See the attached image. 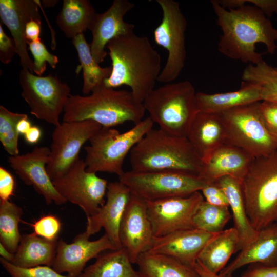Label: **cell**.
I'll use <instances>...</instances> for the list:
<instances>
[{
    "label": "cell",
    "instance_id": "6da1fadb",
    "mask_svg": "<svg viewBox=\"0 0 277 277\" xmlns=\"http://www.w3.org/2000/svg\"><path fill=\"white\" fill-rule=\"evenodd\" d=\"M222 30L217 44L219 51L224 56L245 63L255 65L263 61L256 51V44H264L266 51L273 54L277 49V29L259 9L252 5L227 9L216 0L211 1Z\"/></svg>",
    "mask_w": 277,
    "mask_h": 277
},
{
    "label": "cell",
    "instance_id": "7a4b0ae2",
    "mask_svg": "<svg viewBox=\"0 0 277 277\" xmlns=\"http://www.w3.org/2000/svg\"><path fill=\"white\" fill-rule=\"evenodd\" d=\"M106 48L112 70L103 84L114 89L127 86L136 101L143 103L154 89L162 71L160 54L147 36L134 32L113 38Z\"/></svg>",
    "mask_w": 277,
    "mask_h": 277
},
{
    "label": "cell",
    "instance_id": "3957f363",
    "mask_svg": "<svg viewBox=\"0 0 277 277\" xmlns=\"http://www.w3.org/2000/svg\"><path fill=\"white\" fill-rule=\"evenodd\" d=\"M145 111L143 103L137 102L131 91L107 87L103 82L88 95H70L63 121L91 120L103 127L113 128L127 122L138 123Z\"/></svg>",
    "mask_w": 277,
    "mask_h": 277
},
{
    "label": "cell",
    "instance_id": "277c9868",
    "mask_svg": "<svg viewBox=\"0 0 277 277\" xmlns=\"http://www.w3.org/2000/svg\"><path fill=\"white\" fill-rule=\"evenodd\" d=\"M131 170L171 171L198 175L204 164L187 137L150 130L130 151Z\"/></svg>",
    "mask_w": 277,
    "mask_h": 277
},
{
    "label": "cell",
    "instance_id": "5b68a950",
    "mask_svg": "<svg viewBox=\"0 0 277 277\" xmlns=\"http://www.w3.org/2000/svg\"><path fill=\"white\" fill-rule=\"evenodd\" d=\"M196 94L189 81L171 82L154 88L143 103L159 129L171 135L186 137L199 112Z\"/></svg>",
    "mask_w": 277,
    "mask_h": 277
},
{
    "label": "cell",
    "instance_id": "8992f818",
    "mask_svg": "<svg viewBox=\"0 0 277 277\" xmlns=\"http://www.w3.org/2000/svg\"><path fill=\"white\" fill-rule=\"evenodd\" d=\"M241 188L253 227L259 231L277 224V151L254 159Z\"/></svg>",
    "mask_w": 277,
    "mask_h": 277
},
{
    "label": "cell",
    "instance_id": "52a82bcc",
    "mask_svg": "<svg viewBox=\"0 0 277 277\" xmlns=\"http://www.w3.org/2000/svg\"><path fill=\"white\" fill-rule=\"evenodd\" d=\"M153 124L148 117L123 133L113 128L102 127L90 139V145L84 148L86 170L96 173L108 172L121 176L125 172L123 167L126 155L152 129Z\"/></svg>",
    "mask_w": 277,
    "mask_h": 277
},
{
    "label": "cell",
    "instance_id": "ba28073f",
    "mask_svg": "<svg viewBox=\"0 0 277 277\" xmlns=\"http://www.w3.org/2000/svg\"><path fill=\"white\" fill-rule=\"evenodd\" d=\"M260 102L220 113L226 129V143L243 149L254 157L267 156L277 151V138L265 126Z\"/></svg>",
    "mask_w": 277,
    "mask_h": 277
},
{
    "label": "cell",
    "instance_id": "9c48e42d",
    "mask_svg": "<svg viewBox=\"0 0 277 277\" xmlns=\"http://www.w3.org/2000/svg\"><path fill=\"white\" fill-rule=\"evenodd\" d=\"M118 179L132 194L145 201L188 196L208 185L198 175L171 171L131 170L124 172Z\"/></svg>",
    "mask_w": 277,
    "mask_h": 277
},
{
    "label": "cell",
    "instance_id": "30bf717a",
    "mask_svg": "<svg viewBox=\"0 0 277 277\" xmlns=\"http://www.w3.org/2000/svg\"><path fill=\"white\" fill-rule=\"evenodd\" d=\"M19 78L22 96L30 113L55 126L60 125V115L71 95L69 85L56 75L38 76L25 68L21 70Z\"/></svg>",
    "mask_w": 277,
    "mask_h": 277
},
{
    "label": "cell",
    "instance_id": "8fae6325",
    "mask_svg": "<svg viewBox=\"0 0 277 277\" xmlns=\"http://www.w3.org/2000/svg\"><path fill=\"white\" fill-rule=\"evenodd\" d=\"M156 2L162 9V18L153 31L154 40L156 44L168 52L166 64L157 81L166 84L176 80L184 67L187 22L178 2L173 0H156Z\"/></svg>",
    "mask_w": 277,
    "mask_h": 277
},
{
    "label": "cell",
    "instance_id": "7c38bea8",
    "mask_svg": "<svg viewBox=\"0 0 277 277\" xmlns=\"http://www.w3.org/2000/svg\"><path fill=\"white\" fill-rule=\"evenodd\" d=\"M52 183L58 192L67 201L78 206L87 217L94 214L106 202L107 181L96 173L87 171L84 160L80 157Z\"/></svg>",
    "mask_w": 277,
    "mask_h": 277
},
{
    "label": "cell",
    "instance_id": "4fadbf2b",
    "mask_svg": "<svg viewBox=\"0 0 277 277\" xmlns=\"http://www.w3.org/2000/svg\"><path fill=\"white\" fill-rule=\"evenodd\" d=\"M102 126L93 121L63 122L52 134L49 162L46 170L52 181L64 175L79 157L83 145Z\"/></svg>",
    "mask_w": 277,
    "mask_h": 277
},
{
    "label": "cell",
    "instance_id": "5bb4252c",
    "mask_svg": "<svg viewBox=\"0 0 277 277\" xmlns=\"http://www.w3.org/2000/svg\"><path fill=\"white\" fill-rule=\"evenodd\" d=\"M204 200L201 191L186 196L169 197L146 201L147 214L154 237L194 228L193 216Z\"/></svg>",
    "mask_w": 277,
    "mask_h": 277
},
{
    "label": "cell",
    "instance_id": "9a60e30c",
    "mask_svg": "<svg viewBox=\"0 0 277 277\" xmlns=\"http://www.w3.org/2000/svg\"><path fill=\"white\" fill-rule=\"evenodd\" d=\"M122 248L127 252L132 264L139 256L150 250L154 236L146 202L132 194L122 219L119 231Z\"/></svg>",
    "mask_w": 277,
    "mask_h": 277
},
{
    "label": "cell",
    "instance_id": "2e32d148",
    "mask_svg": "<svg viewBox=\"0 0 277 277\" xmlns=\"http://www.w3.org/2000/svg\"><path fill=\"white\" fill-rule=\"evenodd\" d=\"M50 154V148L36 146L31 152L10 156L8 162L25 184L32 186L44 197L47 204L61 205L67 201L56 190L47 172Z\"/></svg>",
    "mask_w": 277,
    "mask_h": 277
},
{
    "label": "cell",
    "instance_id": "e0dca14e",
    "mask_svg": "<svg viewBox=\"0 0 277 277\" xmlns=\"http://www.w3.org/2000/svg\"><path fill=\"white\" fill-rule=\"evenodd\" d=\"M89 237L84 231L77 234L71 243L58 241L53 269L61 274L78 277L90 260L105 250L117 249L106 234L95 241L89 240Z\"/></svg>",
    "mask_w": 277,
    "mask_h": 277
},
{
    "label": "cell",
    "instance_id": "ac0fdd59",
    "mask_svg": "<svg viewBox=\"0 0 277 277\" xmlns=\"http://www.w3.org/2000/svg\"><path fill=\"white\" fill-rule=\"evenodd\" d=\"M131 195L129 188L120 181L108 183L106 202L94 214L87 217L85 233L90 236L104 228L116 248H121L120 226Z\"/></svg>",
    "mask_w": 277,
    "mask_h": 277
},
{
    "label": "cell",
    "instance_id": "d6986e66",
    "mask_svg": "<svg viewBox=\"0 0 277 277\" xmlns=\"http://www.w3.org/2000/svg\"><path fill=\"white\" fill-rule=\"evenodd\" d=\"M134 7L127 0H114L106 11L96 14L89 30L92 36L91 54L98 64L107 55L105 48L110 41L133 32L134 25L125 22L124 17Z\"/></svg>",
    "mask_w": 277,
    "mask_h": 277
},
{
    "label": "cell",
    "instance_id": "ffe728a7",
    "mask_svg": "<svg viewBox=\"0 0 277 277\" xmlns=\"http://www.w3.org/2000/svg\"><path fill=\"white\" fill-rule=\"evenodd\" d=\"M35 0H0V17L9 29L17 49L22 68L33 71V61L28 53L25 28L31 19L41 21Z\"/></svg>",
    "mask_w": 277,
    "mask_h": 277
},
{
    "label": "cell",
    "instance_id": "44dd1931",
    "mask_svg": "<svg viewBox=\"0 0 277 277\" xmlns=\"http://www.w3.org/2000/svg\"><path fill=\"white\" fill-rule=\"evenodd\" d=\"M215 234L196 228L176 231L154 237L148 251L167 255L194 267L201 252Z\"/></svg>",
    "mask_w": 277,
    "mask_h": 277
},
{
    "label": "cell",
    "instance_id": "7402d4cb",
    "mask_svg": "<svg viewBox=\"0 0 277 277\" xmlns=\"http://www.w3.org/2000/svg\"><path fill=\"white\" fill-rule=\"evenodd\" d=\"M254 158L243 149L225 143L213 152L199 176L207 184L226 176L242 183Z\"/></svg>",
    "mask_w": 277,
    "mask_h": 277
},
{
    "label": "cell",
    "instance_id": "603a6c76",
    "mask_svg": "<svg viewBox=\"0 0 277 277\" xmlns=\"http://www.w3.org/2000/svg\"><path fill=\"white\" fill-rule=\"evenodd\" d=\"M186 137L203 164L207 163L213 152L226 142L225 127L221 114L199 111Z\"/></svg>",
    "mask_w": 277,
    "mask_h": 277
},
{
    "label": "cell",
    "instance_id": "cb8c5ba5",
    "mask_svg": "<svg viewBox=\"0 0 277 277\" xmlns=\"http://www.w3.org/2000/svg\"><path fill=\"white\" fill-rule=\"evenodd\" d=\"M253 263L267 266L277 265V224L259 230L256 239L241 250L219 274L222 276L232 275L236 270Z\"/></svg>",
    "mask_w": 277,
    "mask_h": 277
},
{
    "label": "cell",
    "instance_id": "d4e9b609",
    "mask_svg": "<svg viewBox=\"0 0 277 277\" xmlns=\"http://www.w3.org/2000/svg\"><path fill=\"white\" fill-rule=\"evenodd\" d=\"M215 183L224 191L231 209L239 242L237 250H241L247 247L257 238L259 231L251 223L247 215L241 183L230 176H224L217 180Z\"/></svg>",
    "mask_w": 277,
    "mask_h": 277
},
{
    "label": "cell",
    "instance_id": "484cf974",
    "mask_svg": "<svg viewBox=\"0 0 277 277\" xmlns=\"http://www.w3.org/2000/svg\"><path fill=\"white\" fill-rule=\"evenodd\" d=\"M196 98L199 112L216 113L262 101L258 88L244 81L238 90L214 94L199 92Z\"/></svg>",
    "mask_w": 277,
    "mask_h": 277
},
{
    "label": "cell",
    "instance_id": "4316f807",
    "mask_svg": "<svg viewBox=\"0 0 277 277\" xmlns=\"http://www.w3.org/2000/svg\"><path fill=\"white\" fill-rule=\"evenodd\" d=\"M57 242V240H48L34 232L24 234L22 236L12 263L22 268L52 267L56 254Z\"/></svg>",
    "mask_w": 277,
    "mask_h": 277
},
{
    "label": "cell",
    "instance_id": "83f0119b",
    "mask_svg": "<svg viewBox=\"0 0 277 277\" xmlns=\"http://www.w3.org/2000/svg\"><path fill=\"white\" fill-rule=\"evenodd\" d=\"M239 242L234 227L215 233L199 254L197 261L214 273H219L230 258L236 252Z\"/></svg>",
    "mask_w": 277,
    "mask_h": 277
},
{
    "label": "cell",
    "instance_id": "f1b7e54d",
    "mask_svg": "<svg viewBox=\"0 0 277 277\" xmlns=\"http://www.w3.org/2000/svg\"><path fill=\"white\" fill-rule=\"evenodd\" d=\"M136 264L141 277H201L194 267L150 251L142 253Z\"/></svg>",
    "mask_w": 277,
    "mask_h": 277
},
{
    "label": "cell",
    "instance_id": "f546056e",
    "mask_svg": "<svg viewBox=\"0 0 277 277\" xmlns=\"http://www.w3.org/2000/svg\"><path fill=\"white\" fill-rule=\"evenodd\" d=\"M96 14L89 1L64 0L56 22L64 35L72 39L89 29Z\"/></svg>",
    "mask_w": 277,
    "mask_h": 277
},
{
    "label": "cell",
    "instance_id": "4dcf8cb0",
    "mask_svg": "<svg viewBox=\"0 0 277 277\" xmlns=\"http://www.w3.org/2000/svg\"><path fill=\"white\" fill-rule=\"evenodd\" d=\"M123 248L100 254L78 277H141Z\"/></svg>",
    "mask_w": 277,
    "mask_h": 277
},
{
    "label": "cell",
    "instance_id": "1f68e13d",
    "mask_svg": "<svg viewBox=\"0 0 277 277\" xmlns=\"http://www.w3.org/2000/svg\"><path fill=\"white\" fill-rule=\"evenodd\" d=\"M78 57L80 65L77 67L76 73L82 70L83 84L82 92L84 94L91 93L94 88L102 84L110 75L111 67H102L94 59L89 44L83 33H81L72 39Z\"/></svg>",
    "mask_w": 277,
    "mask_h": 277
},
{
    "label": "cell",
    "instance_id": "d6a6232c",
    "mask_svg": "<svg viewBox=\"0 0 277 277\" xmlns=\"http://www.w3.org/2000/svg\"><path fill=\"white\" fill-rule=\"evenodd\" d=\"M22 214V209L10 200L0 201V243L13 254L22 239L19 223Z\"/></svg>",
    "mask_w": 277,
    "mask_h": 277
},
{
    "label": "cell",
    "instance_id": "836d02e7",
    "mask_svg": "<svg viewBox=\"0 0 277 277\" xmlns=\"http://www.w3.org/2000/svg\"><path fill=\"white\" fill-rule=\"evenodd\" d=\"M242 79L258 88L262 101H277V70L264 60L255 65L248 64Z\"/></svg>",
    "mask_w": 277,
    "mask_h": 277
},
{
    "label": "cell",
    "instance_id": "e575fe53",
    "mask_svg": "<svg viewBox=\"0 0 277 277\" xmlns=\"http://www.w3.org/2000/svg\"><path fill=\"white\" fill-rule=\"evenodd\" d=\"M231 217L229 207L213 205L204 200L193 216V224L194 228L217 233L224 230Z\"/></svg>",
    "mask_w": 277,
    "mask_h": 277
},
{
    "label": "cell",
    "instance_id": "d590c367",
    "mask_svg": "<svg viewBox=\"0 0 277 277\" xmlns=\"http://www.w3.org/2000/svg\"><path fill=\"white\" fill-rule=\"evenodd\" d=\"M25 113H14L0 106V141L10 156L19 154L18 146L19 133L17 129L18 122L26 116Z\"/></svg>",
    "mask_w": 277,
    "mask_h": 277
},
{
    "label": "cell",
    "instance_id": "8d00e7d4",
    "mask_svg": "<svg viewBox=\"0 0 277 277\" xmlns=\"http://www.w3.org/2000/svg\"><path fill=\"white\" fill-rule=\"evenodd\" d=\"M27 43L33 57V71L35 75L42 76L46 69L47 63L53 69L56 68L58 62L57 56L48 51L41 39Z\"/></svg>",
    "mask_w": 277,
    "mask_h": 277
},
{
    "label": "cell",
    "instance_id": "74e56055",
    "mask_svg": "<svg viewBox=\"0 0 277 277\" xmlns=\"http://www.w3.org/2000/svg\"><path fill=\"white\" fill-rule=\"evenodd\" d=\"M0 262L4 268L11 277H72L60 273L52 267L48 266L22 268L1 258Z\"/></svg>",
    "mask_w": 277,
    "mask_h": 277
},
{
    "label": "cell",
    "instance_id": "f35d334b",
    "mask_svg": "<svg viewBox=\"0 0 277 277\" xmlns=\"http://www.w3.org/2000/svg\"><path fill=\"white\" fill-rule=\"evenodd\" d=\"M34 233L37 235L50 241L57 240L61 231L62 224L55 215H44L31 224Z\"/></svg>",
    "mask_w": 277,
    "mask_h": 277
},
{
    "label": "cell",
    "instance_id": "ab89813d",
    "mask_svg": "<svg viewBox=\"0 0 277 277\" xmlns=\"http://www.w3.org/2000/svg\"><path fill=\"white\" fill-rule=\"evenodd\" d=\"M260 109L266 127L277 138V101H261Z\"/></svg>",
    "mask_w": 277,
    "mask_h": 277
},
{
    "label": "cell",
    "instance_id": "60d3db41",
    "mask_svg": "<svg viewBox=\"0 0 277 277\" xmlns=\"http://www.w3.org/2000/svg\"><path fill=\"white\" fill-rule=\"evenodd\" d=\"M204 200L208 203L218 206H228L227 199L222 189L215 183L208 184L201 191Z\"/></svg>",
    "mask_w": 277,
    "mask_h": 277
},
{
    "label": "cell",
    "instance_id": "b9f144b4",
    "mask_svg": "<svg viewBox=\"0 0 277 277\" xmlns=\"http://www.w3.org/2000/svg\"><path fill=\"white\" fill-rule=\"evenodd\" d=\"M15 54L17 49L13 38L9 37L5 32L0 23V61L5 64H9Z\"/></svg>",
    "mask_w": 277,
    "mask_h": 277
},
{
    "label": "cell",
    "instance_id": "7bdbcfd3",
    "mask_svg": "<svg viewBox=\"0 0 277 277\" xmlns=\"http://www.w3.org/2000/svg\"><path fill=\"white\" fill-rule=\"evenodd\" d=\"M15 180L11 173L3 167H0V201L10 200L14 195Z\"/></svg>",
    "mask_w": 277,
    "mask_h": 277
},
{
    "label": "cell",
    "instance_id": "ee69618b",
    "mask_svg": "<svg viewBox=\"0 0 277 277\" xmlns=\"http://www.w3.org/2000/svg\"><path fill=\"white\" fill-rule=\"evenodd\" d=\"M240 277H277V265L267 266L259 263L251 264Z\"/></svg>",
    "mask_w": 277,
    "mask_h": 277
},
{
    "label": "cell",
    "instance_id": "f6af8a7d",
    "mask_svg": "<svg viewBox=\"0 0 277 277\" xmlns=\"http://www.w3.org/2000/svg\"><path fill=\"white\" fill-rule=\"evenodd\" d=\"M246 3L259 9L267 17L277 14V0H246Z\"/></svg>",
    "mask_w": 277,
    "mask_h": 277
},
{
    "label": "cell",
    "instance_id": "bcb514c9",
    "mask_svg": "<svg viewBox=\"0 0 277 277\" xmlns=\"http://www.w3.org/2000/svg\"><path fill=\"white\" fill-rule=\"evenodd\" d=\"M41 21L31 19L25 28V37L28 42H34L41 39Z\"/></svg>",
    "mask_w": 277,
    "mask_h": 277
},
{
    "label": "cell",
    "instance_id": "7dc6e473",
    "mask_svg": "<svg viewBox=\"0 0 277 277\" xmlns=\"http://www.w3.org/2000/svg\"><path fill=\"white\" fill-rule=\"evenodd\" d=\"M42 135L41 129L36 126H32L28 132L24 135L26 142L30 144L37 143Z\"/></svg>",
    "mask_w": 277,
    "mask_h": 277
},
{
    "label": "cell",
    "instance_id": "c3c4849f",
    "mask_svg": "<svg viewBox=\"0 0 277 277\" xmlns=\"http://www.w3.org/2000/svg\"><path fill=\"white\" fill-rule=\"evenodd\" d=\"M194 267L201 277H232V275L222 276L214 273L205 268L199 261H196Z\"/></svg>",
    "mask_w": 277,
    "mask_h": 277
},
{
    "label": "cell",
    "instance_id": "681fc988",
    "mask_svg": "<svg viewBox=\"0 0 277 277\" xmlns=\"http://www.w3.org/2000/svg\"><path fill=\"white\" fill-rule=\"evenodd\" d=\"M31 126V123L28 118V115H27L18 122L17 129L19 134L25 135Z\"/></svg>",
    "mask_w": 277,
    "mask_h": 277
},
{
    "label": "cell",
    "instance_id": "f907efd6",
    "mask_svg": "<svg viewBox=\"0 0 277 277\" xmlns=\"http://www.w3.org/2000/svg\"><path fill=\"white\" fill-rule=\"evenodd\" d=\"M0 255L1 258L13 263L14 260L15 254L11 253L2 243H0Z\"/></svg>",
    "mask_w": 277,
    "mask_h": 277
},
{
    "label": "cell",
    "instance_id": "816d5d0a",
    "mask_svg": "<svg viewBox=\"0 0 277 277\" xmlns=\"http://www.w3.org/2000/svg\"><path fill=\"white\" fill-rule=\"evenodd\" d=\"M58 2V1L55 0H44L42 1V4L43 6V7L45 8H49L55 6Z\"/></svg>",
    "mask_w": 277,
    "mask_h": 277
},
{
    "label": "cell",
    "instance_id": "f5cc1de1",
    "mask_svg": "<svg viewBox=\"0 0 277 277\" xmlns=\"http://www.w3.org/2000/svg\"><path fill=\"white\" fill-rule=\"evenodd\" d=\"M276 50H277V49H276ZM274 68L276 70H277V67H274Z\"/></svg>",
    "mask_w": 277,
    "mask_h": 277
}]
</instances>
